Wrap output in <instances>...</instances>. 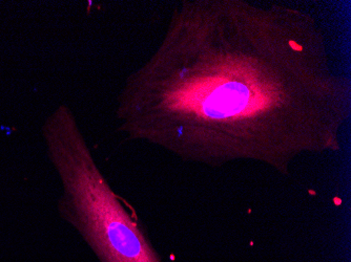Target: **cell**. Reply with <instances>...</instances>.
Listing matches in <instances>:
<instances>
[{
    "mask_svg": "<svg viewBox=\"0 0 351 262\" xmlns=\"http://www.w3.org/2000/svg\"><path fill=\"white\" fill-rule=\"evenodd\" d=\"M351 83L320 23L303 10L184 0L151 56L126 77L118 133L207 167L263 163L281 174L303 155L341 150Z\"/></svg>",
    "mask_w": 351,
    "mask_h": 262,
    "instance_id": "cell-1",
    "label": "cell"
},
{
    "mask_svg": "<svg viewBox=\"0 0 351 262\" xmlns=\"http://www.w3.org/2000/svg\"><path fill=\"white\" fill-rule=\"evenodd\" d=\"M41 135L61 192L59 215L99 262H163L135 209L104 176L78 118L68 104L47 114Z\"/></svg>",
    "mask_w": 351,
    "mask_h": 262,
    "instance_id": "cell-2",
    "label": "cell"
}]
</instances>
